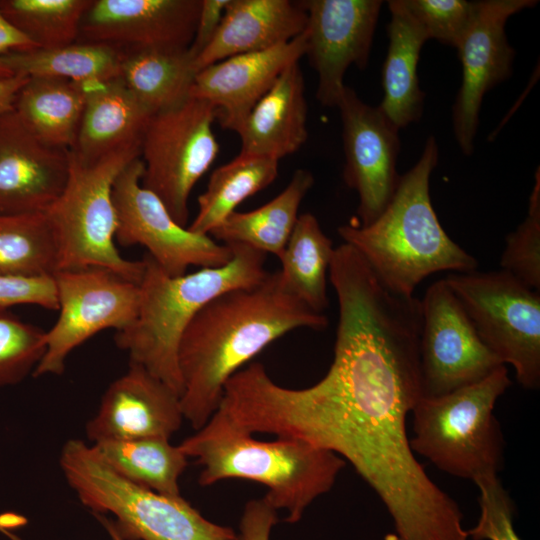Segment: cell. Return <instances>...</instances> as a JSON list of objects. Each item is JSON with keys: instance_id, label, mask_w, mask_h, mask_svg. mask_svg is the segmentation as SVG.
Returning a JSON list of instances; mask_svg holds the SVG:
<instances>
[{"instance_id": "obj_37", "label": "cell", "mask_w": 540, "mask_h": 540, "mask_svg": "<svg viewBox=\"0 0 540 540\" xmlns=\"http://www.w3.org/2000/svg\"><path fill=\"white\" fill-rule=\"evenodd\" d=\"M479 490L480 515L476 525L466 530L472 540H522L513 525L514 503L498 474L473 481Z\"/></svg>"}, {"instance_id": "obj_22", "label": "cell", "mask_w": 540, "mask_h": 540, "mask_svg": "<svg viewBox=\"0 0 540 540\" xmlns=\"http://www.w3.org/2000/svg\"><path fill=\"white\" fill-rule=\"evenodd\" d=\"M85 86L86 99L73 147L77 159L91 163L123 148L140 145L154 114L118 77Z\"/></svg>"}, {"instance_id": "obj_26", "label": "cell", "mask_w": 540, "mask_h": 540, "mask_svg": "<svg viewBox=\"0 0 540 540\" xmlns=\"http://www.w3.org/2000/svg\"><path fill=\"white\" fill-rule=\"evenodd\" d=\"M85 99L83 84L32 77L18 91L13 110L40 140L70 150L76 140Z\"/></svg>"}, {"instance_id": "obj_2", "label": "cell", "mask_w": 540, "mask_h": 540, "mask_svg": "<svg viewBox=\"0 0 540 540\" xmlns=\"http://www.w3.org/2000/svg\"><path fill=\"white\" fill-rule=\"evenodd\" d=\"M328 323L283 286L278 271L214 298L178 346L184 419L198 430L219 408L226 382L265 347L294 329L322 330Z\"/></svg>"}, {"instance_id": "obj_24", "label": "cell", "mask_w": 540, "mask_h": 540, "mask_svg": "<svg viewBox=\"0 0 540 540\" xmlns=\"http://www.w3.org/2000/svg\"><path fill=\"white\" fill-rule=\"evenodd\" d=\"M389 46L382 69L380 110L399 128L420 119L425 94L417 75L419 56L428 37L407 9L404 0L388 1Z\"/></svg>"}, {"instance_id": "obj_17", "label": "cell", "mask_w": 540, "mask_h": 540, "mask_svg": "<svg viewBox=\"0 0 540 540\" xmlns=\"http://www.w3.org/2000/svg\"><path fill=\"white\" fill-rule=\"evenodd\" d=\"M199 10L200 0H93L77 41L122 50L188 48Z\"/></svg>"}, {"instance_id": "obj_28", "label": "cell", "mask_w": 540, "mask_h": 540, "mask_svg": "<svg viewBox=\"0 0 540 540\" xmlns=\"http://www.w3.org/2000/svg\"><path fill=\"white\" fill-rule=\"evenodd\" d=\"M123 54L124 50L112 45L76 41L54 49L13 51L4 56V62L14 75L88 85L118 78Z\"/></svg>"}, {"instance_id": "obj_5", "label": "cell", "mask_w": 540, "mask_h": 540, "mask_svg": "<svg viewBox=\"0 0 540 540\" xmlns=\"http://www.w3.org/2000/svg\"><path fill=\"white\" fill-rule=\"evenodd\" d=\"M228 245L232 258L225 265L175 277L145 254L137 316L115 332V344L128 354L130 363L144 367L179 395L178 346L192 319L214 298L252 288L268 274L265 253L243 244Z\"/></svg>"}, {"instance_id": "obj_21", "label": "cell", "mask_w": 540, "mask_h": 540, "mask_svg": "<svg viewBox=\"0 0 540 540\" xmlns=\"http://www.w3.org/2000/svg\"><path fill=\"white\" fill-rule=\"evenodd\" d=\"M307 14L300 1L230 0L222 23L195 59L197 72L226 58L262 51L301 35Z\"/></svg>"}, {"instance_id": "obj_40", "label": "cell", "mask_w": 540, "mask_h": 540, "mask_svg": "<svg viewBox=\"0 0 540 540\" xmlns=\"http://www.w3.org/2000/svg\"><path fill=\"white\" fill-rule=\"evenodd\" d=\"M230 0H200V10L193 40L189 47L195 59L214 39Z\"/></svg>"}, {"instance_id": "obj_32", "label": "cell", "mask_w": 540, "mask_h": 540, "mask_svg": "<svg viewBox=\"0 0 540 540\" xmlns=\"http://www.w3.org/2000/svg\"><path fill=\"white\" fill-rule=\"evenodd\" d=\"M58 266V245L45 212L0 213V275L49 276Z\"/></svg>"}, {"instance_id": "obj_43", "label": "cell", "mask_w": 540, "mask_h": 540, "mask_svg": "<svg viewBox=\"0 0 540 540\" xmlns=\"http://www.w3.org/2000/svg\"><path fill=\"white\" fill-rule=\"evenodd\" d=\"M95 517L99 520V522L102 524V526L107 531L108 535L110 536L111 540H124L118 532L113 527L110 519L102 514H94Z\"/></svg>"}, {"instance_id": "obj_8", "label": "cell", "mask_w": 540, "mask_h": 540, "mask_svg": "<svg viewBox=\"0 0 540 540\" xmlns=\"http://www.w3.org/2000/svg\"><path fill=\"white\" fill-rule=\"evenodd\" d=\"M140 148L126 147L91 163L77 159L69 151L67 182L45 212L58 245V270L101 267L140 283L143 259H125L116 247L118 220L112 198L116 177L140 157Z\"/></svg>"}, {"instance_id": "obj_12", "label": "cell", "mask_w": 540, "mask_h": 540, "mask_svg": "<svg viewBox=\"0 0 540 540\" xmlns=\"http://www.w3.org/2000/svg\"><path fill=\"white\" fill-rule=\"evenodd\" d=\"M143 171L141 158H135L114 181L112 198L118 220L115 240L123 246L145 247L147 254L173 277L186 274L190 266L225 265L232 258L230 245L178 224L162 200L143 187Z\"/></svg>"}, {"instance_id": "obj_36", "label": "cell", "mask_w": 540, "mask_h": 540, "mask_svg": "<svg viewBox=\"0 0 540 540\" xmlns=\"http://www.w3.org/2000/svg\"><path fill=\"white\" fill-rule=\"evenodd\" d=\"M404 3L428 39L454 48L466 33L476 5V1L466 0H404Z\"/></svg>"}, {"instance_id": "obj_4", "label": "cell", "mask_w": 540, "mask_h": 540, "mask_svg": "<svg viewBox=\"0 0 540 540\" xmlns=\"http://www.w3.org/2000/svg\"><path fill=\"white\" fill-rule=\"evenodd\" d=\"M252 435L217 410L179 446L201 467V486L226 479L258 482L267 488L264 499L287 512L284 521L297 523L316 498L331 490L345 460L300 440L259 441Z\"/></svg>"}, {"instance_id": "obj_27", "label": "cell", "mask_w": 540, "mask_h": 540, "mask_svg": "<svg viewBox=\"0 0 540 540\" xmlns=\"http://www.w3.org/2000/svg\"><path fill=\"white\" fill-rule=\"evenodd\" d=\"M197 70L188 48L124 50L119 78L153 113L189 98Z\"/></svg>"}, {"instance_id": "obj_34", "label": "cell", "mask_w": 540, "mask_h": 540, "mask_svg": "<svg viewBox=\"0 0 540 540\" xmlns=\"http://www.w3.org/2000/svg\"><path fill=\"white\" fill-rule=\"evenodd\" d=\"M46 351V331L0 307V387L32 375Z\"/></svg>"}, {"instance_id": "obj_3", "label": "cell", "mask_w": 540, "mask_h": 540, "mask_svg": "<svg viewBox=\"0 0 540 540\" xmlns=\"http://www.w3.org/2000/svg\"><path fill=\"white\" fill-rule=\"evenodd\" d=\"M433 136L416 164L400 176L397 189L383 212L370 224L338 227L379 280L392 292L413 296L426 277L441 271L476 270L475 257L455 243L441 226L430 198V177L438 162Z\"/></svg>"}, {"instance_id": "obj_23", "label": "cell", "mask_w": 540, "mask_h": 540, "mask_svg": "<svg viewBox=\"0 0 540 540\" xmlns=\"http://www.w3.org/2000/svg\"><path fill=\"white\" fill-rule=\"evenodd\" d=\"M240 153L279 161L306 142L307 102L299 62L290 64L253 107L237 133Z\"/></svg>"}, {"instance_id": "obj_10", "label": "cell", "mask_w": 540, "mask_h": 540, "mask_svg": "<svg viewBox=\"0 0 540 540\" xmlns=\"http://www.w3.org/2000/svg\"><path fill=\"white\" fill-rule=\"evenodd\" d=\"M216 118L217 110L209 102L189 97L154 113L142 137L141 183L183 227L188 221L190 194L219 152L212 128Z\"/></svg>"}, {"instance_id": "obj_35", "label": "cell", "mask_w": 540, "mask_h": 540, "mask_svg": "<svg viewBox=\"0 0 540 540\" xmlns=\"http://www.w3.org/2000/svg\"><path fill=\"white\" fill-rule=\"evenodd\" d=\"M500 266L528 287L540 289V173H535L528 214L506 237Z\"/></svg>"}, {"instance_id": "obj_13", "label": "cell", "mask_w": 540, "mask_h": 540, "mask_svg": "<svg viewBox=\"0 0 540 540\" xmlns=\"http://www.w3.org/2000/svg\"><path fill=\"white\" fill-rule=\"evenodd\" d=\"M419 342L424 396H439L476 383L501 361L484 344L444 278L426 290Z\"/></svg>"}, {"instance_id": "obj_29", "label": "cell", "mask_w": 540, "mask_h": 540, "mask_svg": "<svg viewBox=\"0 0 540 540\" xmlns=\"http://www.w3.org/2000/svg\"><path fill=\"white\" fill-rule=\"evenodd\" d=\"M332 241L309 213L298 216L280 255L283 286L309 308L323 313L328 306L327 274L334 255Z\"/></svg>"}, {"instance_id": "obj_41", "label": "cell", "mask_w": 540, "mask_h": 540, "mask_svg": "<svg viewBox=\"0 0 540 540\" xmlns=\"http://www.w3.org/2000/svg\"><path fill=\"white\" fill-rule=\"evenodd\" d=\"M34 48L37 47L18 31L0 11V81L16 76L4 62V56L7 53Z\"/></svg>"}, {"instance_id": "obj_42", "label": "cell", "mask_w": 540, "mask_h": 540, "mask_svg": "<svg viewBox=\"0 0 540 540\" xmlns=\"http://www.w3.org/2000/svg\"><path fill=\"white\" fill-rule=\"evenodd\" d=\"M28 78L16 75L10 79L0 81V114L13 110L17 93Z\"/></svg>"}, {"instance_id": "obj_20", "label": "cell", "mask_w": 540, "mask_h": 540, "mask_svg": "<svg viewBox=\"0 0 540 540\" xmlns=\"http://www.w3.org/2000/svg\"><path fill=\"white\" fill-rule=\"evenodd\" d=\"M304 32L270 49L235 55L196 73L189 97L209 102L224 129L238 133L280 74L305 56Z\"/></svg>"}, {"instance_id": "obj_18", "label": "cell", "mask_w": 540, "mask_h": 540, "mask_svg": "<svg viewBox=\"0 0 540 540\" xmlns=\"http://www.w3.org/2000/svg\"><path fill=\"white\" fill-rule=\"evenodd\" d=\"M69 150L46 144L14 110L0 114V213H44L67 182Z\"/></svg>"}, {"instance_id": "obj_7", "label": "cell", "mask_w": 540, "mask_h": 540, "mask_svg": "<svg viewBox=\"0 0 540 540\" xmlns=\"http://www.w3.org/2000/svg\"><path fill=\"white\" fill-rule=\"evenodd\" d=\"M510 385L501 365L476 383L439 396L422 395L411 412L413 452L462 479L498 474L504 438L493 411Z\"/></svg>"}, {"instance_id": "obj_30", "label": "cell", "mask_w": 540, "mask_h": 540, "mask_svg": "<svg viewBox=\"0 0 540 540\" xmlns=\"http://www.w3.org/2000/svg\"><path fill=\"white\" fill-rule=\"evenodd\" d=\"M91 445L117 474L133 484L163 495L181 496L179 478L188 457L169 439L154 437Z\"/></svg>"}, {"instance_id": "obj_16", "label": "cell", "mask_w": 540, "mask_h": 540, "mask_svg": "<svg viewBox=\"0 0 540 540\" xmlns=\"http://www.w3.org/2000/svg\"><path fill=\"white\" fill-rule=\"evenodd\" d=\"M305 56L316 71V98L336 107L345 88L344 76L351 65L366 68L381 0H305Z\"/></svg>"}, {"instance_id": "obj_33", "label": "cell", "mask_w": 540, "mask_h": 540, "mask_svg": "<svg viewBox=\"0 0 540 540\" xmlns=\"http://www.w3.org/2000/svg\"><path fill=\"white\" fill-rule=\"evenodd\" d=\"M92 1L0 0V11L37 48L54 49L78 40Z\"/></svg>"}, {"instance_id": "obj_15", "label": "cell", "mask_w": 540, "mask_h": 540, "mask_svg": "<svg viewBox=\"0 0 540 540\" xmlns=\"http://www.w3.org/2000/svg\"><path fill=\"white\" fill-rule=\"evenodd\" d=\"M535 0L476 1L470 25L460 41L462 82L453 106V130L466 156L474 151L484 95L510 77L515 51L505 33L508 19L536 6Z\"/></svg>"}, {"instance_id": "obj_38", "label": "cell", "mask_w": 540, "mask_h": 540, "mask_svg": "<svg viewBox=\"0 0 540 540\" xmlns=\"http://www.w3.org/2000/svg\"><path fill=\"white\" fill-rule=\"evenodd\" d=\"M31 304L57 311L58 302L53 275L23 277L0 275V307Z\"/></svg>"}, {"instance_id": "obj_14", "label": "cell", "mask_w": 540, "mask_h": 540, "mask_svg": "<svg viewBox=\"0 0 540 540\" xmlns=\"http://www.w3.org/2000/svg\"><path fill=\"white\" fill-rule=\"evenodd\" d=\"M336 107L342 123L343 179L359 198L356 224L366 226L383 212L397 189L400 129L378 106L366 104L348 86Z\"/></svg>"}, {"instance_id": "obj_31", "label": "cell", "mask_w": 540, "mask_h": 540, "mask_svg": "<svg viewBox=\"0 0 540 540\" xmlns=\"http://www.w3.org/2000/svg\"><path fill=\"white\" fill-rule=\"evenodd\" d=\"M278 169L277 160L242 153L219 166L198 197V211L188 229L209 235L244 200L269 186L276 179Z\"/></svg>"}, {"instance_id": "obj_6", "label": "cell", "mask_w": 540, "mask_h": 540, "mask_svg": "<svg viewBox=\"0 0 540 540\" xmlns=\"http://www.w3.org/2000/svg\"><path fill=\"white\" fill-rule=\"evenodd\" d=\"M62 473L93 514H110L124 540H240L231 527L206 519L182 496L163 495L117 474L81 439H69L59 457Z\"/></svg>"}, {"instance_id": "obj_1", "label": "cell", "mask_w": 540, "mask_h": 540, "mask_svg": "<svg viewBox=\"0 0 540 540\" xmlns=\"http://www.w3.org/2000/svg\"><path fill=\"white\" fill-rule=\"evenodd\" d=\"M336 295L334 357L324 377L292 389L252 362L226 383L222 410L248 433L300 440L349 462L392 519L384 540H469L458 504L427 475L407 434L423 395L420 303L366 284Z\"/></svg>"}, {"instance_id": "obj_39", "label": "cell", "mask_w": 540, "mask_h": 540, "mask_svg": "<svg viewBox=\"0 0 540 540\" xmlns=\"http://www.w3.org/2000/svg\"><path fill=\"white\" fill-rule=\"evenodd\" d=\"M279 522L277 510L264 497L246 503L239 524L240 540H270L273 527Z\"/></svg>"}, {"instance_id": "obj_25", "label": "cell", "mask_w": 540, "mask_h": 540, "mask_svg": "<svg viewBox=\"0 0 540 540\" xmlns=\"http://www.w3.org/2000/svg\"><path fill=\"white\" fill-rule=\"evenodd\" d=\"M313 184L312 173L298 169L275 198L254 210L233 212L209 236L223 244H243L279 258L299 216V207Z\"/></svg>"}, {"instance_id": "obj_9", "label": "cell", "mask_w": 540, "mask_h": 540, "mask_svg": "<svg viewBox=\"0 0 540 540\" xmlns=\"http://www.w3.org/2000/svg\"><path fill=\"white\" fill-rule=\"evenodd\" d=\"M456 295L484 344L513 366L518 383L540 385V291L505 270L449 273Z\"/></svg>"}, {"instance_id": "obj_11", "label": "cell", "mask_w": 540, "mask_h": 540, "mask_svg": "<svg viewBox=\"0 0 540 540\" xmlns=\"http://www.w3.org/2000/svg\"><path fill=\"white\" fill-rule=\"evenodd\" d=\"M59 316L46 331V351L34 377L61 375L71 352L105 329L120 331L136 318L139 286L101 267L53 274Z\"/></svg>"}, {"instance_id": "obj_19", "label": "cell", "mask_w": 540, "mask_h": 540, "mask_svg": "<svg viewBox=\"0 0 540 540\" xmlns=\"http://www.w3.org/2000/svg\"><path fill=\"white\" fill-rule=\"evenodd\" d=\"M183 420L180 395L144 367L129 362L127 371L104 392L97 412L86 424V435L93 444L170 439Z\"/></svg>"}]
</instances>
